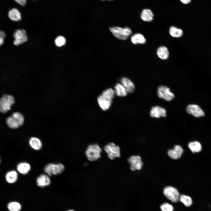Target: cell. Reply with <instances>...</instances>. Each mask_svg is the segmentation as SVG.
I'll return each mask as SVG.
<instances>
[{
	"instance_id": "obj_25",
	"label": "cell",
	"mask_w": 211,
	"mask_h": 211,
	"mask_svg": "<svg viewBox=\"0 0 211 211\" xmlns=\"http://www.w3.org/2000/svg\"><path fill=\"white\" fill-rule=\"evenodd\" d=\"M169 33L172 37L178 38L182 36L183 32L181 29L174 26H171L169 28Z\"/></svg>"
},
{
	"instance_id": "obj_21",
	"label": "cell",
	"mask_w": 211,
	"mask_h": 211,
	"mask_svg": "<svg viewBox=\"0 0 211 211\" xmlns=\"http://www.w3.org/2000/svg\"><path fill=\"white\" fill-rule=\"evenodd\" d=\"M8 16L9 18L13 21H18L21 18V14L16 8H13L9 11Z\"/></svg>"
},
{
	"instance_id": "obj_5",
	"label": "cell",
	"mask_w": 211,
	"mask_h": 211,
	"mask_svg": "<svg viewBox=\"0 0 211 211\" xmlns=\"http://www.w3.org/2000/svg\"><path fill=\"white\" fill-rule=\"evenodd\" d=\"M64 169V166L60 163H49L47 164L44 168V172L49 176L61 174Z\"/></svg>"
},
{
	"instance_id": "obj_27",
	"label": "cell",
	"mask_w": 211,
	"mask_h": 211,
	"mask_svg": "<svg viewBox=\"0 0 211 211\" xmlns=\"http://www.w3.org/2000/svg\"><path fill=\"white\" fill-rule=\"evenodd\" d=\"M115 94V90L109 88L103 91L101 95L107 99L112 101Z\"/></svg>"
},
{
	"instance_id": "obj_3",
	"label": "cell",
	"mask_w": 211,
	"mask_h": 211,
	"mask_svg": "<svg viewBox=\"0 0 211 211\" xmlns=\"http://www.w3.org/2000/svg\"><path fill=\"white\" fill-rule=\"evenodd\" d=\"M109 29L115 37L122 40L127 39L132 33L131 30L128 27L122 28L115 26L110 27Z\"/></svg>"
},
{
	"instance_id": "obj_23",
	"label": "cell",
	"mask_w": 211,
	"mask_h": 211,
	"mask_svg": "<svg viewBox=\"0 0 211 211\" xmlns=\"http://www.w3.org/2000/svg\"><path fill=\"white\" fill-rule=\"evenodd\" d=\"M6 181L10 183H15L17 180L18 175L15 171H11L7 172L5 176Z\"/></svg>"
},
{
	"instance_id": "obj_15",
	"label": "cell",
	"mask_w": 211,
	"mask_h": 211,
	"mask_svg": "<svg viewBox=\"0 0 211 211\" xmlns=\"http://www.w3.org/2000/svg\"><path fill=\"white\" fill-rule=\"evenodd\" d=\"M97 100L100 107L103 110L109 109L112 103V101L107 99L101 95L98 97Z\"/></svg>"
},
{
	"instance_id": "obj_17",
	"label": "cell",
	"mask_w": 211,
	"mask_h": 211,
	"mask_svg": "<svg viewBox=\"0 0 211 211\" xmlns=\"http://www.w3.org/2000/svg\"><path fill=\"white\" fill-rule=\"evenodd\" d=\"M29 143L30 147L35 150H39L42 147V142L37 137H32L30 138L29 140Z\"/></svg>"
},
{
	"instance_id": "obj_9",
	"label": "cell",
	"mask_w": 211,
	"mask_h": 211,
	"mask_svg": "<svg viewBox=\"0 0 211 211\" xmlns=\"http://www.w3.org/2000/svg\"><path fill=\"white\" fill-rule=\"evenodd\" d=\"M13 36L14 38L13 43L16 46L22 44L28 40L26 32L23 29L16 30L13 33Z\"/></svg>"
},
{
	"instance_id": "obj_20",
	"label": "cell",
	"mask_w": 211,
	"mask_h": 211,
	"mask_svg": "<svg viewBox=\"0 0 211 211\" xmlns=\"http://www.w3.org/2000/svg\"><path fill=\"white\" fill-rule=\"evenodd\" d=\"M154 14L152 11L148 9H143L141 13V18L144 21H151L153 19Z\"/></svg>"
},
{
	"instance_id": "obj_16",
	"label": "cell",
	"mask_w": 211,
	"mask_h": 211,
	"mask_svg": "<svg viewBox=\"0 0 211 211\" xmlns=\"http://www.w3.org/2000/svg\"><path fill=\"white\" fill-rule=\"evenodd\" d=\"M121 84L126 89L127 93L133 92L135 89V86L132 82L129 79L123 77L121 80Z\"/></svg>"
},
{
	"instance_id": "obj_24",
	"label": "cell",
	"mask_w": 211,
	"mask_h": 211,
	"mask_svg": "<svg viewBox=\"0 0 211 211\" xmlns=\"http://www.w3.org/2000/svg\"><path fill=\"white\" fill-rule=\"evenodd\" d=\"M116 94L119 96H125L128 94L126 89L120 83L117 84L115 86Z\"/></svg>"
},
{
	"instance_id": "obj_37",
	"label": "cell",
	"mask_w": 211,
	"mask_h": 211,
	"mask_svg": "<svg viewBox=\"0 0 211 211\" xmlns=\"http://www.w3.org/2000/svg\"><path fill=\"white\" fill-rule=\"evenodd\" d=\"M101 0V1H105V0Z\"/></svg>"
},
{
	"instance_id": "obj_18",
	"label": "cell",
	"mask_w": 211,
	"mask_h": 211,
	"mask_svg": "<svg viewBox=\"0 0 211 211\" xmlns=\"http://www.w3.org/2000/svg\"><path fill=\"white\" fill-rule=\"evenodd\" d=\"M156 54L160 59L166 60L169 57V53L167 47L161 46L159 47L157 50Z\"/></svg>"
},
{
	"instance_id": "obj_36",
	"label": "cell",
	"mask_w": 211,
	"mask_h": 211,
	"mask_svg": "<svg viewBox=\"0 0 211 211\" xmlns=\"http://www.w3.org/2000/svg\"><path fill=\"white\" fill-rule=\"evenodd\" d=\"M107 0L110 1H113V0Z\"/></svg>"
},
{
	"instance_id": "obj_1",
	"label": "cell",
	"mask_w": 211,
	"mask_h": 211,
	"mask_svg": "<svg viewBox=\"0 0 211 211\" xmlns=\"http://www.w3.org/2000/svg\"><path fill=\"white\" fill-rule=\"evenodd\" d=\"M102 149L97 144H93L89 145L87 148L85 154L87 159L91 161H95L101 157Z\"/></svg>"
},
{
	"instance_id": "obj_7",
	"label": "cell",
	"mask_w": 211,
	"mask_h": 211,
	"mask_svg": "<svg viewBox=\"0 0 211 211\" xmlns=\"http://www.w3.org/2000/svg\"><path fill=\"white\" fill-rule=\"evenodd\" d=\"M163 193L165 196L173 203L178 202L179 199L180 194L177 190L173 187L167 186L163 190Z\"/></svg>"
},
{
	"instance_id": "obj_32",
	"label": "cell",
	"mask_w": 211,
	"mask_h": 211,
	"mask_svg": "<svg viewBox=\"0 0 211 211\" xmlns=\"http://www.w3.org/2000/svg\"><path fill=\"white\" fill-rule=\"evenodd\" d=\"M6 34L4 31L0 30V46L2 45L4 42Z\"/></svg>"
},
{
	"instance_id": "obj_35",
	"label": "cell",
	"mask_w": 211,
	"mask_h": 211,
	"mask_svg": "<svg viewBox=\"0 0 211 211\" xmlns=\"http://www.w3.org/2000/svg\"><path fill=\"white\" fill-rule=\"evenodd\" d=\"M68 211H74L72 210H68Z\"/></svg>"
},
{
	"instance_id": "obj_6",
	"label": "cell",
	"mask_w": 211,
	"mask_h": 211,
	"mask_svg": "<svg viewBox=\"0 0 211 211\" xmlns=\"http://www.w3.org/2000/svg\"><path fill=\"white\" fill-rule=\"evenodd\" d=\"M104 149L110 159L113 160L120 156V148L113 143H110L106 145L104 147Z\"/></svg>"
},
{
	"instance_id": "obj_28",
	"label": "cell",
	"mask_w": 211,
	"mask_h": 211,
	"mask_svg": "<svg viewBox=\"0 0 211 211\" xmlns=\"http://www.w3.org/2000/svg\"><path fill=\"white\" fill-rule=\"evenodd\" d=\"M179 200L186 207L190 206L192 204V199L188 195H180Z\"/></svg>"
},
{
	"instance_id": "obj_14",
	"label": "cell",
	"mask_w": 211,
	"mask_h": 211,
	"mask_svg": "<svg viewBox=\"0 0 211 211\" xmlns=\"http://www.w3.org/2000/svg\"><path fill=\"white\" fill-rule=\"evenodd\" d=\"M37 185L41 187H44L49 185L51 180L49 176L47 174H42L39 176L37 178Z\"/></svg>"
},
{
	"instance_id": "obj_11",
	"label": "cell",
	"mask_w": 211,
	"mask_h": 211,
	"mask_svg": "<svg viewBox=\"0 0 211 211\" xmlns=\"http://www.w3.org/2000/svg\"><path fill=\"white\" fill-rule=\"evenodd\" d=\"M187 113L196 117H199L204 116L205 115L203 111L198 105L195 104H190L186 108Z\"/></svg>"
},
{
	"instance_id": "obj_19",
	"label": "cell",
	"mask_w": 211,
	"mask_h": 211,
	"mask_svg": "<svg viewBox=\"0 0 211 211\" xmlns=\"http://www.w3.org/2000/svg\"><path fill=\"white\" fill-rule=\"evenodd\" d=\"M17 169L20 173L26 175L28 174L30 170L31 166L27 162H21L17 165Z\"/></svg>"
},
{
	"instance_id": "obj_12",
	"label": "cell",
	"mask_w": 211,
	"mask_h": 211,
	"mask_svg": "<svg viewBox=\"0 0 211 211\" xmlns=\"http://www.w3.org/2000/svg\"><path fill=\"white\" fill-rule=\"evenodd\" d=\"M150 115L152 117L159 118L166 116V110L161 107L156 106L153 107L150 112Z\"/></svg>"
},
{
	"instance_id": "obj_38",
	"label": "cell",
	"mask_w": 211,
	"mask_h": 211,
	"mask_svg": "<svg viewBox=\"0 0 211 211\" xmlns=\"http://www.w3.org/2000/svg\"><path fill=\"white\" fill-rule=\"evenodd\" d=\"M0 162H1V159H0Z\"/></svg>"
},
{
	"instance_id": "obj_29",
	"label": "cell",
	"mask_w": 211,
	"mask_h": 211,
	"mask_svg": "<svg viewBox=\"0 0 211 211\" xmlns=\"http://www.w3.org/2000/svg\"><path fill=\"white\" fill-rule=\"evenodd\" d=\"M7 207L9 211H20L21 207L19 203L16 202H12L8 204Z\"/></svg>"
},
{
	"instance_id": "obj_34",
	"label": "cell",
	"mask_w": 211,
	"mask_h": 211,
	"mask_svg": "<svg viewBox=\"0 0 211 211\" xmlns=\"http://www.w3.org/2000/svg\"><path fill=\"white\" fill-rule=\"evenodd\" d=\"M181 2L185 4H187L189 3L191 1V0H180Z\"/></svg>"
},
{
	"instance_id": "obj_33",
	"label": "cell",
	"mask_w": 211,
	"mask_h": 211,
	"mask_svg": "<svg viewBox=\"0 0 211 211\" xmlns=\"http://www.w3.org/2000/svg\"><path fill=\"white\" fill-rule=\"evenodd\" d=\"M15 1L22 6H24L26 4V0H14Z\"/></svg>"
},
{
	"instance_id": "obj_13",
	"label": "cell",
	"mask_w": 211,
	"mask_h": 211,
	"mask_svg": "<svg viewBox=\"0 0 211 211\" xmlns=\"http://www.w3.org/2000/svg\"><path fill=\"white\" fill-rule=\"evenodd\" d=\"M183 152V149L182 147L179 145H175L174 148L169 150L168 154L171 158L177 159L180 158Z\"/></svg>"
},
{
	"instance_id": "obj_4",
	"label": "cell",
	"mask_w": 211,
	"mask_h": 211,
	"mask_svg": "<svg viewBox=\"0 0 211 211\" xmlns=\"http://www.w3.org/2000/svg\"><path fill=\"white\" fill-rule=\"evenodd\" d=\"M15 102L14 98L10 95H4L0 98V112L5 113L9 111Z\"/></svg>"
},
{
	"instance_id": "obj_30",
	"label": "cell",
	"mask_w": 211,
	"mask_h": 211,
	"mask_svg": "<svg viewBox=\"0 0 211 211\" xmlns=\"http://www.w3.org/2000/svg\"><path fill=\"white\" fill-rule=\"evenodd\" d=\"M65 38L63 36H58L55 40V45L58 47H61L65 44L66 43Z\"/></svg>"
},
{
	"instance_id": "obj_26",
	"label": "cell",
	"mask_w": 211,
	"mask_h": 211,
	"mask_svg": "<svg viewBox=\"0 0 211 211\" xmlns=\"http://www.w3.org/2000/svg\"><path fill=\"white\" fill-rule=\"evenodd\" d=\"M188 147L193 153L199 152L202 149L201 144L197 141L190 142L188 144Z\"/></svg>"
},
{
	"instance_id": "obj_22",
	"label": "cell",
	"mask_w": 211,
	"mask_h": 211,
	"mask_svg": "<svg viewBox=\"0 0 211 211\" xmlns=\"http://www.w3.org/2000/svg\"><path fill=\"white\" fill-rule=\"evenodd\" d=\"M131 40L132 43L134 44H144L146 41L144 35L140 33H136L132 35Z\"/></svg>"
},
{
	"instance_id": "obj_8",
	"label": "cell",
	"mask_w": 211,
	"mask_h": 211,
	"mask_svg": "<svg viewBox=\"0 0 211 211\" xmlns=\"http://www.w3.org/2000/svg\"><path fill=\"white\" fill-rule=\"evenodd\" d=\"M157 93L159 98L168 101L172 100L175 97L174 94L170 91V89L165 86H159L158 88Z\"/></svg>"
},
{
	"instance_id": "obj_2",
	"label": "cell",
	"mask_w": 211,
	"mask_h": 211,
	"mask_svg": "<svg viewBox=\"0 0 211 211\" xmlns=\"http://www.w3.org/2000/svg\"><path fill=\"white\" fill-rule=\"evenodd\" d=\"M24 121L23 115L20 113L16 112L7 118L6 123L11 128L16 129L21 126Z\"/></svg>"
},
{
	"instance_id": "obj_10",
	"label": "cell",
	"mask_w": 211,
	"mask_h": 211,
	"mask_svg": "<svg viewBox=\"0 0 211 211\" xmlns=\"http://www.w3.org/2000/svg\"><path fill=\"white\" fill-rule=\"evenodd\" d=\"M127 161L130 165V168L132 171H134L141 169L143 162L139 156H132L129 158Z\"/></svg>"
},
{
	"instance_id": "obj_31",
	"label": "cell",
	"mask_w": 211,
	"mask_h": 211,
	"mask_svg": "<svg viewBox=\"0 0 211 211\" xmlns=\"http://www.w3.org/2000/svg\"><path fill=\"white\" fill-rule=\"evenodd\" d=\"M160 208L162 211H173V206L167 203L162 204L160 206Z\"/></svg>"
}]
</instances>
